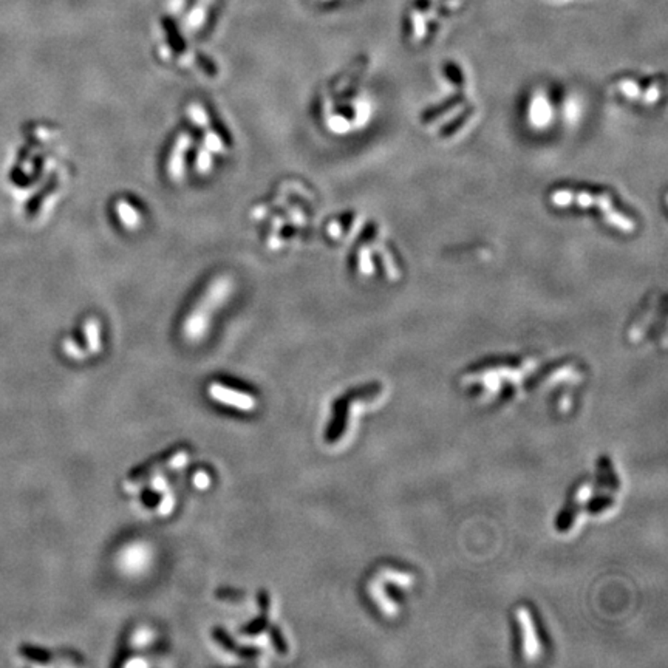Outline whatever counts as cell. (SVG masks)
<instances>
[{"label":"cell","mask_w":668,"mask_h":668,"mask_svg":"<svg viewBox=\"0 0 668 668\" xmlns=\"http://www.w3.org/2000/svg\"><path fill=\"white\" fill-rule=\"evenodd\" d=\"M209 476L206 472H198L195 476V484L198 488H208L209 486Z\"/></svg>","instance_id":"10"},{"label":"cell","mask_w":668,"mask_h":668,"mask_svg":"<svg viewBox=\"0 0 668 668\" xmlns=\"http://www.w3.org/2000/svg\"><path fill=\"white\" fill-rule=\"evenodd\" d=\"M209 393L212 395V398L225 402L227 406L237 407L239 410H253L255 406V401L253 396H249L246 393H241L240 390H234V388H227L223 385L214 384L209 388Z\"/></svg>","instance_id":"3"},{"label":"cell","mask_w":668,"mask_h":668,"mask_svg":"<svg viewBox=\"0 0 668 668\" xmlns=\"http://www.w3.org/2000/svg\"><path fill=\"white\" fill-rule=\"evenodd\" d=\"M217 596L220 599H223V600H241L245 597V594L241 592V591H236V590H220Z\"/></svg>","instance_id":"9"},{"label":"cell","mask_w":668,"mask_h":668,"mask_svg":"<svg viewBox=\"0 0 668 668\" xmlns=\"http://www.w3.org/2000/svg\"><path fill=\"white\" fill-rule=\"evenodd\" d=\"M532 108L535 110V112H531V120L537 124V126H543V122L546 124L549 121L550 110L546 102V98H541V97L535 98Z\"/></svg>","instance_id":"7"},{"label":"cell","mask_w":668,"mask_h":668,"mask_svg":"<svg viewBox=\"0 0 668 668\" xmlns=\"http://www.w3.org/2000/svg\"><path fill=\"white\" fill-rule=\"evenodd\" d=\"M271 637H273V642H274V645H276L277 651L285 653V651H286V641L282 637V634H280V631H278V628H276V627L271 628Z\"/></svg>","instance_id":"8"},{"label":"cell","mask_w":668,"mask_h":668,"mask_svg":"<svg viewBox=\"0 0 668 668\" xmlns=\"http://www.w3.org/2000/svg\"><path fill=\"white\" fill-rule=\"evenodd\" d=\"M259 605L262 608V616H260V618H257V620H254L253 623H249V625H246L243 630H241V633H243V634H257L267 627V618H268V611H269V597H268V594L265 591L259 592Z\"/></svg>","instance_id":"5"},{"label":"cell","mask_w":668,"mask_h":668,"mask_svg":"<svg viewBox=\"0 0 668 668\" xmlns=\"http://www.w3.org/2000/svg\"><path fill=\"white\" fill-rule=\"evenodd\" d=\"M214 639L227 651L236 653V655H239L241 658H255L257 655H259V650H255V648H240V647H237V645L232 642V639L226 634L225 630L217 628L214 631Z\"/></svg>","instance_id":"6"},{"label":"cell","mask_w":668,"mask_h":668,"mask_svg":"<svg viewBox=\"0 0 668 668\" xmlns=\"http://www.w3.org/2000/svg\"><path fill=\"white\" fill-rule=\"evenodd\" d=\"M550 201L557 206H567L569 203H578L580 206L588 208L592 206V204H597L600 206L602 212L608 217L609 223L613 226L619 227L620 231L631 232L634 231V223L628 220L627 217H623L619 212H614L611 208V200L606 194H590V192H572V190H557V192L550 194Z\"/></svg>","instance_id":"1"},{"label":"cell","mask_w":668,"mask_h":668,"mask_svg":"<svg viewBox=\"0 0 668 668\" xmlns=\"http://www.w3.org/2000/svg\"><path fill=\"white\" fill-rule=\"evenodd\" d=\"M120 568L130 576H138L145 571L152 562V549L148 543H132L130 546L121 550Z\"/></svg>","instance_id":"2"},{"label":"cell","mask_w":668,"mask_h":668,"mask_svg":"<svg viewBox=\"0 0 668 668\" xmlns=\"http://www.w3.org/2000/svg\"><path fill=\"white\" fill-rule=\"evenodd\" d=\"M183 449H169L166 450L164 453H161L158 455V457L155 460H152V461H148V462H144V464H141L139 467L134 469V472H132L129 475V480H138V478H141V476H144L145 474H148L152 467H155L158 464H166V462H172L178 458V455Z\"/></svg>","instance_id":"4"}]
</instances>
